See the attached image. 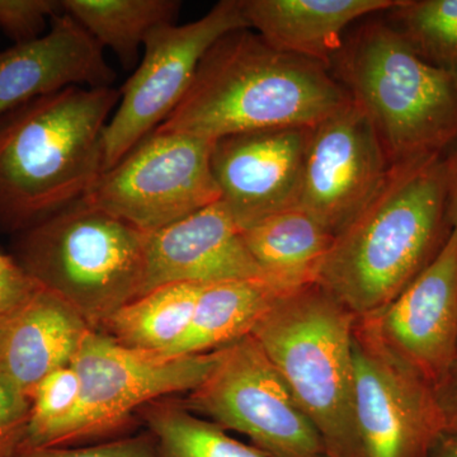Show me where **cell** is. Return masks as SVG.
I'll return each mask as SVG.
<instances>
[{"label":"cell","instance_id":"1","mask_svg":"<svg viewBox=\"0 0 457 457\" xmlns=\"http://www.w3.org/2000/svg\"><path fill=\"white\" fill-rule=\"evenodd\" d=\"M350 99L327 65L281 53L251 29H237L207 51L187 95L156 130L216 141L312 129Z\"/></svg>","mask_w":457,"mask_h":457},{"label":"cell","instance_id":"2","mask_svg":"<svg viewBox=\"0 0 457 457\" xmlns=\"http://www.w3.org/2000/svg\"><path fill=\"white\" fill-rule=\"evenodd\" d=\"M442 155L392 165L366 209L336 236L317 284L356 315L380 312L449 236Z\"/></svg>","mask_w":457,"mask_h":457},{"label":"cell","instance_id":"3","mask_svg":"<svg viewBox=\"0 0 457 457\" xmlns=\"http://www.w3.org/2000/svg\"><path fill=\"white\" fill-rule=\"evenodd\" d=\"M119 102L113 87H71L0 119V231L17 236L88 194Z\"/></svg>","mask_w":457,"mask_h":457},{"label":"cell","instance_id":"4","mask_svg":"<svg viewBox=\"0 0 457 457\" xmlns=\"http://www.w3.org/2000/svg\"><path fill=\"white\" fill-rule=\"evenodd\" d=\"M378 132L390 164L442 152L457 137V79L423 59L395 26L370 21L330 62Z\"/></svg>","mask_w":457,"mask_h":457},{"label":"cell","instance_id":"5","mask_svg":"<svg viewBox=\"0 0 457 457\" xmlns=\"http://www.w3.org/2000/svg\"><path fill=\"white\" fill-rule=\"evenodd\" d=\"M356 319L323 286L312 284L282 294L251 335L317 428L328 457H356Z\"/></svg>","mask_w":457,"mask_h":457},{"label":"cell","instance_id":"6","mask_svg":"<svg viewBox=\"0 0 457 457\" xmlns=\"http://www.w3.org/2000/svg\"><path fill=\"white\" fill-rule=\"evenodd\" d=\"M146 234L80 200L17 234L13 258L99 330L143 295Z\"/></svg>","mask_w":457,"mask_h":457},{"label":"cell","instance_id":"7","mask_svg":"<svg viewBox=\"0 0 457 457\" xmlns=\"http://www.w3.org/2000/svg\"><path fill=\"white\" fill-rule=\"evenodd\" d=\"M182 405L242 433L269 457H328L317 428L252 336L216 350L209 375Z\"/></svg>","mask_w":457,"mask_h":457},{"label":"cell","instance_id":"8","mask_svg":"<svg viewBox=\"0 0 457 457\" xmlns=\"http://www.w3.org/2000/svg\"><path fill=\"white\" fill-rule=\"evenodd\" d=\"M215 360V351L167 357L132 350L101 330H89L75 354L79 378L77 414L56 447L86 446L122 437L132 413L173 394L196 389Z\"/></svg>","mask_w":457,"mask_h":457},{"label":"cell","instance_id":"9","mask_svg":"<svg viewBox=\"0 0 457 457\" xmlns=\"http://www.w3.org/2000/svg\"><path fill=\"white\" fill-rule=\"evenodd\" d=\"M212 146L194 135L153 131L104 170L82 200L153 233L221 200Z\"/></svg>","mask_w":457,"mask_h":457},{"label":"cell","instance_id":"10","mask_svg":"<svg viewBox=\"0 0 457 457\" xmlns=\"http://www.w3.org/2000/svg\"><path fill=\"white\" fill-rule=\"evenodd\" d=\"M249 29L242 0H222L186 25L158 27L147 36L139 68L120 88L104 131V171L155 131L186 97L207 51L222 36Z\"/></svg>","mask_w":457,"mask_h":457},{"label":"cell","instance_id":"11","mask_svg":"<svg viewBox=\"0 0 457 457\" xmlns=\"http://www.w3.org/2000/svg\"><path fill=\"white\" fill-rule=\"evenodd\" d=\"M356 457H429L446 432L435 387L357 318L353 338Z\"/></svg>","mask_w":457,"mask_h":457},{"label":"cell","instance_id":"12","mask_svg":"<svg viewBox=\"0 0 457 457\" xmlns=\"http://www.w3.org/2000/svg\"><path fill=\"white\" fill-rule=\"evenodd\" d=\"M390 170L374 122L351 98L311 130L299 209L338 236L374 200Z\"/></svg>","mask_w":457,"mask_h":457},{"label":"cell","instance_id":"13","mask_svg":"<svg viewBox=\"0 0 457 457\" xmlns=\"http://www.w3.org/2000/svg\"><path fill=\"white\" fill-rule=\"evenodd\" d=\"M363 319L392 353L437 386L457 361V228L395 299Z\"/></svg>","mask_w":457,"mask_h":457},{"label":"cell","instance_id":"14","mask_svg":"<svg viewBox=\"0 0 457 457\" xmlns=\"http://www.w3.org/2000/svg\"><path fill=\"white\" fill-rule=\"evenodd\" d=\"M311 130L275 129L213 141V176L240 230L273 213L299 209Z\"/></svg>","mask_w":457,"mask_h":457},{"label":"cell","instance_id":"15","mask_svg":"<svg viewBox=\"0 0 457 457\" xmlns=\"http://www.w3.org/2000/svg\"><path fill=\"white\" fill-rule=\"evenodd\" d=\"M263 279L242 230L221 200L146 234L143 295L170 284Z\"/></svg>","mask_w":457,"mask_h":457},{"label":"cell","instance_id":"16","mask_svg":"<svg viewBox=\"0 0 457 457\" xmlns=\"http://www.w3.org/2000/svg\"><path fill=\"white\" fill-rule=\"evenodd\" d=\"M116 73L104 47L62 12L50 31L0 53V119L35 99L71 87H112Z\"/></svg>","mask_w":457,"mask_h":457},{"label":"cell","instance_id":"17","mask_svg":"<svg viewBox=\"0 0 457 457\" xmlns=\"http://www.w3.org/2000/svg\"><path fill=\"white\" fill-rule=\"evenodd\" d=\"M398 0H242L249 29L273 49L330 69L345 29L362 18L392 11Z\"/></svg>","mask_w":457,"mask_h":457},{"label":"cell","instance_id":"18","mask_svg":"<svg viewBox=\"0 0 457 457\" xmlns=\"http://www.w3.org/2000/svg\"><path fill=\"white\" fill-rule=\"evenodd\" d=\"M89 330L69 303L40 287L9 319L0 372L29 396L42 378L71 365Z\"/></svg>","mask_w":457,"mask_h":457},{"label":"cell","instance_id":"19","mask_svg":"<svg viewBox=\"0 0 457 457\" xmlns=\"http://www.w3.org/2000/svg\"><path fill=\"white\" fill-rule=\"evenodd\" d=\"M242 236L266 281L282 293L317 284L336 237L300 209L261 219Z\"/></svg>","mask_w":457,"mask_h":457},{"label":"cell","instance_id":"20","mask_svg":"<svg viewBox=\"0 0 457 457\" xmlns=\"http://www.w3.org/2000/svg\"><path fill=\"white\" fill-rule=\"evenodd\" d=\"M282 294L263 279L201 286L187 333L170 357L209 353L251 336Z\"/></svg>","mask_w":457,"mask_h":457},{"label":"cell","instance_id":"21","mask_svg":"<svg viewBox=\"0 0 457 457\" xmlns=\"http://www.w3.org/2000/svg\"><path fill=\"white\" fill-rule=\"evenodd\" d=\"M201 286L156 287L126 303L99 330L132 350L170 357L187 333Z\"/></svg>","mask_w":457,"mask_h":457},{"label":"cell","instance_id":"22","mask_svg":"<svg viewBox=\"0 0 457 457\" xmlns=\"http://www.w3.org/2000/svg\"><path fill=\"white\" fill-rule=\"evenodd\" d=\"M62 7L129 69L150 32L176 23L182 5L177 0H62Z\"/></svg>","mask_w":457,"mask_h":457},{"label":"cell","instance_id":"23","mask_svg":"<svg viewBox=\"0 0 457 457\" xmlns=\"http://www.w3.org/2000/svg\"><path fill=\"white\" fill-rule=\"evenodd\" d=\"M141 413L159 457H269L192 413L182 403L156 400L141 409Z\"/></svg>","mask_w":457,"mask_h":457},{"label":"cell","instance_id":"24","mask_svg":"<svg viewBox=\"0 0 457 457\" xmlns=\"http://www.w3.org/2000/svg\"><path fill=\"white\" fill-rule=\"evenodd\" d=\"M389 13L423 59L457 79V0H398Z\"/></svg>","mask_w":457,"mask_h":457},{"label":"cell","instance_id":"25","mask_svg":"<svg viewBox=\"0 0 457 457\" xmlns=\"http://www.w3.org/2000/svg\"><path fill=\"white\" fill-rule=\"evenodd\" d=\"M29 399V423L22 451L56 447L79 407L77 371L69 365L51 372L33 387Z\"/></svg>","mask_w":457,"mask_h":457},{"label":"cell","instance_id":"26","mask_svg":"<svg viewBox=\"0 0 457 457\" xmlns=\"http://www.w3.org/2000/svg\"><path fill=\"white\" fill-rule=\"evenodd\" d=\"M62 12V0H0V29L23 44L41 37L46 21Z\"/></svg>","mask_w":457,"mask_h":457},{"label":"cell","instance_id":"27","mask_svg":"<svg viewBox=\"0 0 457 457\" xmlns=\"http://www.w3.org/2000/svg\"><path fill=\"white\" fill-rule=\"evenodd\" d=\"M29 399L0 372V457H17L25 442Z\"/></svg>","mask_w":457,"mask_h":457},{"label":"cell","instance_id":"28","mask_svg":"<svg viewBox=\"0 0 457 457\" xmlns=\"http://www.w3.org/2000/svg\"><path fill=\"white\" fill-rule=\"evenodd\" d=\"M17 457H159L154 438L149 433L122 436L114 440L75 447L26 450Z\"/></svg>","mask_w":457,"mask_h":457},{"label":"cell","instance_id":"29","mask_svg":"<svg viewBox=\"0 0 457 457\" xmlns=\"http://www.w3.org/2000/svg\"><path fill=\"white\" fill-rule=\"evenodd\" d=\"M40 286L32 281L26 272L16 278L0 281V319H8L17 314Z\"/></svg>","mask_w":457,"mask_h":457},{"label":"cell","instance_id":"30","mask_svg":"<svg viewBox=\"0 0 457 457\" xmlns=\"http://www.w3.org/2000/svg\"><path fill=\"white\" fill-rule=\"evenodd\" d=\"M435 390L446 423V432L457 435V361Z\"/></svg>","mask_w":457,"mask_h":457},{"label":"cell","instance_id":"31","mask_svg":"<svg viewBox=\"0 0 457 457\" xmlns=\"http://www.w3.org/2000/svg\"><path fill=\"white\" fill-rule=\"evenodd\" d=\"M446 171V218L450 230L457 228V147L449 158H445Z\"/></svg>","mask_w":457,"mask_h":457},{"label":"cell","instance_id":"32","mask_svg":"<svg viewBox=\"0 0 457 457\" xmlns=\"http://www.w3.org/2000/svg\"><path fill=\"white\" fill-rule=\"evenodd\" d=\"M429 457H457V435L445 432L433 447Z\"/></svg>","mask_w":457,"mask_h":457},{"label":"cell","instance_id":"33","mask_svg":"<svg viewBox=\"0 0 457 457\" xmlns=\"http://www.w3.org/2000/svg\"><path fill=\"white\" fill-rule=\"evenodd\" d=\"M25 272L13 257L9 255L0 254V281L2 279H7L16 278V276L22 275Z\"/></svg>","mask_w":457,"mask_h":457},{"label":"cell","instance_id":"34","mask_svg":"<svg viewBox=\"0 0 457 457\" xmlns=\"http://www.w3.org/2000/svg\"><path fill=\"white\" fill-rule=\"evenodd\" d=\"M9 319H0V353H2L3 345H4L5 337H7Z\"/></svg>","mask_w":457,"mask_h":457}]
</instances>
